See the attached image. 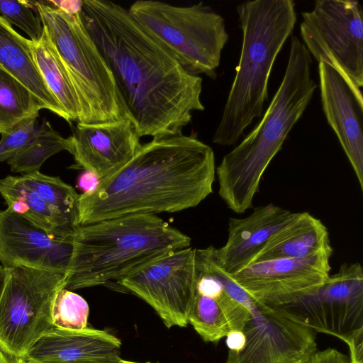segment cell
I'll list each match as a JSON object with an SVG mask.
<instances>
[{"mask_svg": "<svg viewBox=\"0 0 363 363\" xmlns=\"http://www.w3.org/2000/svg\"><path fill=\"white\" fill-rule=\"evenodd\" d=\"M302 18L300 33L310 55L337 70L362 96L363 10L359 1L317 0Z\"/></svg>", "mask_w": 363, "mask_h": 363, "instance_id": "9c48e42d", "label": "cell"}, {"mask_svg": "<svg viewBox=\"0 0 363 363\" xmlns=\"http://www.w3.org/2000/svg\"><path fill=\"white\" fill-rule=\"evenodd\" d=\"M121 341L104 330L86 328L67 330L55 328L28 351L27 363H116Z\"/></svg>", "mask_w": 363, "mask_h": 363, "instance_id": "ac0fdd59", "label": "cell"}, {"mask_svg": "<svg viewBox=\"0 0 363 363\" xmlns=\"http://www.w3.org/2000/svg\"><path fill=\"white\" fill-rule=\"evenodd\" d=\"M242 332L245 346L225 363H308L318 351L315 332L283 306L257 301Z\"/></svg>", "mask_w": 363, "mask_h": 363, "instance_id": "7c38bea8", "label": "cell"}, {"mask_svg": "<svg viewBox=\"0 0 363 363\" xmlns=\"http://www.w3.org/2000/svg\"><path fill=\"white\" fill-rule=\"evenodd\" d=\"M64 289L115 284L144 265L189 247L191 239L156 215H128L79 225Z\"/></svg>", "mask_w": 363, "mask_h": 363, "instance_id": "277c9868", "label": "cell"}, {"mask_svg": "<svg viewBox=\"0 0 363 363\" xmlns=\"http://www.w3.org/2000/svg\"><path fill=\"white\" fill-rule=\"evenodd\" d=\"M215 174L214 152L196 135L152 138L93 193L79 195V225L195 207L213 192Z\"/></svg>", "mask_w": 363, "mask_h": 363, "instance_id": "7a4b0ae2", "label": "cell"}, {"mask_svg": "<svg viewBox=\"0 0 363 363\" xmlns=\"http://www.w3.org/2000/svg\"><path fill=\"white\" fill-rule=\"evenodd\" d=\"M30 48L44 82L67 114L69 123L78 122L81 106L77 91L45 31L40 42L31 41Z\"/></svg>", "mask_w": 363, "mask_h": 363, "instance_id": "7402d4cb", "label": "cell"}, {"mask_svg": "<svg viewBox=\"0 0 363 363\" xmlns=\"http://www.w3.org/2000/svg\"><path fill=\"white\" fill-rule=\"evenodd\" d=\"M196 250L188 247L170 252L116 285L145 301L167 328L186 327L196 294Z\"/></svg>", "mask_w": 363, "mask_h": 363, "instance_id": "8fae6325", "label": "cell"}, {"mask_svg": "<svg viewBox=\"0 0 363 363\" xmlns=\"http://www.w3.org/2000/svg\"><path fill=\"white\" fill-rule=\"evenodd\" d=\"M332 254L260 261L230 275L256 301L286 306L320 289L330 275Z\"/></svg>", "mask_w": 363, "mask_h": 363, "instance_id": "5bb4252c", "label": "cell"}, {"mask_svg": "<svg viewBox=\"0 0 363 363\" xmlns=\"http://www.w3.org/2000/svg\"><path fill=\"white\" fill-rule=\"evenodd\" d=\"M321 104L363 191V98L335 68L318 63Z\"/></svg>", "mask_w": 363, "mask_h": 363, "instance_id": "e0dca14e", "label": "cell"}, {"mask_svg": "<svg viewBox=\"0 0 363 363\" xmlns=\"http://www.w3.org/2000/svg\"><path fill=\"white\" fill-rule=\"evenodd\" d=\"M322 252L333 253L328 228L308 212H297L267 240L250 264L264 260L304 258Z\"/></svg>", "mask_w": 363, "mask_h": 363, "instance_id": "ffe728a7", "label": "cell"}, {"mask_svg": "<svg viewBox=\"0 0 363 363\" xmlns=\"http://www.w3.org/2000/svg\"><path fill=\"white\" fill-rule=\"evenodd\" d=\"M69 138L70 153L77 164L101 179L129 162L142 145L135 126L128 117L97 123L77 122Z\"/></svg>", "mask_w": 363, "mask_h": 363, "instance_id": "2e32d148", "label": "cell"}, {"mask_svg": "<svg viewBox=\"0 0 363 363\" xmlns=\"http://www.w3.org/2000/svg\"><path fill=\"white\" fill-rule=\"evenodd\" d=\"M188 323L206 342H217L231 331L217 301L197 293Z\"/></svg>", "mask_w": 363, "mask_h": 363, "instance_id": "d4e9b609", "label": "cell"}, {"mask_svg": "<svg viewBox=\"0 0 363 363\" xmlns=\"http://www.w3.org/2000/svg\"><path fill=\"white\" fill-rule=\"evenodd\" d=\"M31 40L0 16V66L21 82L45 105V108L69 123L67 114L48 89L35 63Z\"/></svg>", "mask_w": 363, "mask_h": 363, "instance_id": "44dd1931", "label": "cell"}, {"mask_svg": "<svg viewBox=\"0 0 363 363\" xmlns=\"http://www.w3.org/2000/svg\"><path fill=\"white\" fill-rule=\"evenodd\" d=\"M132 16L189 74L215 79L229 35L223 18L199 2L191 6L139 0Z\"/></svg>", "mask_w": 363, "mask_h": 363, "instance_id": "52a82bcc", "label": "cell"}, {"mask_svg": "<svg viewBox=\"0 0 363 363\" xmlns=\"http://www.w3.org/2000/svg\"><path fill=\"white\" fill-rule=\"evenodd\" d=\"M308 363H352L348 356L334 348L317 351Z\"/></svg>", "mask_w": 363, "mask_h": 363, "instance_id": "f1b7e54d", "label": "cell"}, {"mask_svg": "<svg viewBox=\"0 0 363 363\" xmlns=\"http://www.w3.org/2000/svg\"><path fill=\"white\" fill-rule=\"evenodd\" d=\"M0 363H27L23 357L9 354L0 348Z\"/></svg>", "mask_w": 363, "mask_h": 363, "instance_id": "d6a6232c", "label": "cell"}, {"mask_svg": "<svg viewBox=\"0 0 363 363\" xmlns=\"http://www.w3.org/2000/svg\"><path fill=\"white\" fill-rule=\"evenodd\" d=\"M82 22L112 72L138 135L182 133L201 102L202 78L187 72L130 13L106 0H82Z\"/></svg>", "mask_w": 363, "mask_h": 363, "instance_id": "6da1fadb", "label": "cell"}, {"mask_svg": "<svg viewBox=\"0 0 363 363\" xmlns=\"http://www.w3.org/2000/svg\"><path fill=\"white\" fill-rule=\"evenodd\" d=\"M49 4L70 14L80 13L82 1H50Z\"/></svg>", "mask_w": 363, "mask_h": 363, "instance_id": "1f68e13d", "label": "cell"}, {"mask_svg": "<svg viewBox=\"0 0 363 363\" xmlns=\"http://www.w3.org/2000/svg\"><path fill=\"white\" fill-rule=\"evenodd\" d=\"M225 337L226 345L230 351L239 352L245 346L246 340L242 331H230Z\"/></svg>", "mask_w": 363, "mask_h": 363, "instance_id": "4dcf8cb0", "label": "cell"}, {"mask_svg": "<svg viewBox=\"0 0 363 363\" xmlns=\"http://www.w3.org/2000/svg\"><path fill=\"white\" fill-rule=\"evenodd\" d=\"M294 214L270 203L255 207L245 218H230L226 242L215 250L218 264L229 274L250 264L267 240L288 223Z\"/></svg>", "mask_w": 363, "mask_h": 363, "instance_id": "d6986e66", "label": "cell"}, {"mask_svg": "<svg viewBox=\"0 0 363 363\" xmlns=\"http://www.w3.org/2000/svg\"><path fill=\"white\" fill-rule=\"evenodd\" d=\"M285 307L315 333L337 337L352 363H363V269L344 263L313 295Z\"/></svg>", "mask_w": 363, "mask_h": 363, "instance_id": "30bf717a", "label": "cell"}, {"mask_svg": "<svg viewBox=\"0 0 363 363\" xmlns=\"http://www.w3.org/2000/svg\"><path fill=\"white\" fill-rule=\"evenodd\" d=\"M37 118L26 120L9 132L1 134L0 162H6L32 140L40 127Z\"/></svg>", "mask_w": 363, "mask_h": 363, "instance_id": "83f0119b", "label": "cell"}, {"mask_svg": "<svg viewBox=\"0 0 363 363\" xmlns=\"http://www.w3.org/2000/svg\"><path fill=\"white\" fill-rule=\"evenodd\" d=\"M31 4L77 91L81 106L78 122L97 123L129 118L112 72L80 13L70 14L45 1Z\"/></svg>", "mask_w": 363, "mask_h": 363, "instance_id": "8992f818", "label": "cell"}, {"mask_svg": "<svg viewBox=\"0 0 363 363\" xmlns=\"http://www.w3.org/2000/svg\"><path fill=\"white\" fill-rule=\"evenodd\" d=\"M33 9L30 1L0 0V16L11 25H16L26 32L31 41L38 43L44 28Z\"/></svg>", "mask_w": 363, "mask_h": 363, "instance_id": "4316f807", "label": "cell"}, {"mask_svg": "<svg viewBox=\"0 0 363 363\" xmlns=\"http://www.w3.org/2000/svg\"><path fill=\"white\" fill-rule=\"evenodd\" d=\"M311 64L304 44L292 36L284 77L265 113L216 167L218 194L234 213L252 206L264 173L312 99L317 84Z\"/></svg>", "mask_w": 363, "mask_h": 363, "instance_id": "3957f363", "label": "cell"}, {"mask_svg": "<svg viewBox=\"0 0 363 363\" xmlns=\"http://www.w3.org/2000/svg\"><path fill=\"white\" fill-rule=\"evenodd\" d=\"M0 296V348L23 357L45 333L55 328L51 308L64 288L66 274L26 267L5 268Z\"/></svg>", "mask_w": 363, "mask_h": 363, "instance_id": "ba28073f", "label": "cell"}, {"mask_svg": "<svg viewBox=\"0 0 363 363\" xmlns=\"http://www.w3.org/2000/svg\"><path fill=\"white\" fill-rule=\"evenodd\" d=\"M116 363H140V362H132V361H128V360H125V359H121L119 361H118Z\"/></svg>", "mask_w": 363, "mask_h": 363, "instance_id": "e575fe53", "label": "cell"}, {"mask_svg": "<svg viewBox=\"0 0 363 363\" xmlns=\"http://www.w3.org/2000/svg\"><path fill=\"white\" fill-rule=\"evenodd\" d=\"M89 315V305L81 296L64 288L56 293L51 308V319L55 328L84 330L88 328Z\"/></svg>", "mask_w": 363, "mask_h": 363, "instance_id": "484cf974", "label": "cell"}, {"mask_svg": "<svg viewBox=\"0 0 363 363\" xmlns=\"http://www.w3.org/2000/svg\"><path fill=\"white\" fill-rule=\"evenodd\" d=\"M63 150L70 152L69 137L63 138L48 121L43 120L32 140L6 162L11 172L24 174L39 171L45 160Z\"/></svg>", "mask_w": 363, "mask_h": 363, "instance_id": "cb8c5ba5", "label": "cell"}, {"mask_svg": "<svg viewBox=\"0 0 363 363\" xmlns=\"http://www.w3.org/2000/svg\"><path fill=\"white\" fill-rule=\"evenodd\" d=\"M293 0H255L237 6L242 30L238 66L213 142L235 145L263 113L275 60L296 23Z\"/></svg>", "mask_w": 363, "mask_h": 363, "instance_id": "5b68a950", "label": "cell"}, {"mask_svg": "<svg viewBox=\"0 0 363 363\" xmlns=\"http://www.w3.org/2000/svg\"><path fill=\"white\" fill-rule=\"evenodd\" d=\"M101 179L95 173L84 170L77 177V187L82 194L93 193L99 186Z\"/></svg>", "mask_w": 363, "mask_h": 363, "instance_id": "f546056e", "label": "cell"}, {"mask_svg": "<svg viewBox=\"0 0 363 363\" xmlns=\"http://www.w3.org/2000/svg\"><path fill=\"white\" fill-rule=\"evenodd\" d=\"M72 252V237L53 236L9 208L0 211V262L4 268L26 267L67 274Z\"/></svg>", "mask_w": 363, "mask_h": 363, "instance_id": "9a60e30c", "label": "cell"}, {"mask_svg": "<svg viewBox=\"0 0 363 363\" xmlns=\"http://www.w3.org/2000/svg\"><path fill=\"white\" fill-rule=\"evenodd\" d=\"M6 275V270L3 266H0V296L4 288Z\"/></svg>", "mask_w": 363, "mask_h": 363, "instance_id": "836d02e7", "label": "cell"}, {"mask_svg": "<svg viewBox=\"0 0 363 363\" xmlns=\"http://www.w3.org/2000/svg\"><path fill=\"white\" fill-rule=\"evenodd\" d=\"M0 194L7 208L50 235L72 238L79 225V195L59 177L35 171L0 179Z\"/></svg>", "mask_w": 363, "mask_h": 363, "instance_id": "4fadbf2b", "label": "cell"}, {"mask_svg": "<svg viewBox=\"0 0 363 363\" xmlns=\"http://www.w3.org/2000/svg\"><path fill=\"white\" fill-rule=\"evenodd\" d=\"M43 102L21 82L0 66V133L38 117ZM46 109V108H45Z\"/></svg>", "mask_w": 363, "mask_h": 363, "instance_id": "603a6c76", "label": "cell"}]
</instances>
